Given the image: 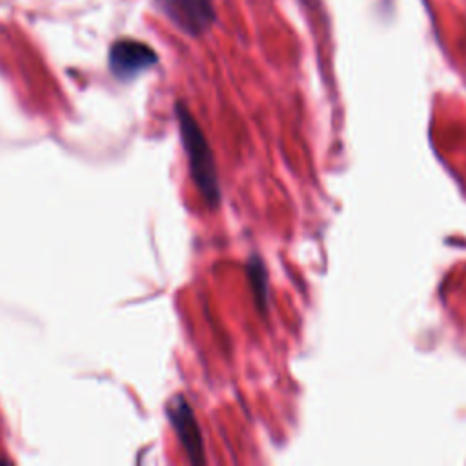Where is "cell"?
<instances>
[{
    "label": "cell",
    "mask_w": 466,
    "mask_h": 466,
    "mask_svg": "<svg viewBox=\"0 0 466 466\" xmlns=\"http://www.w3.org/2000/svg\"><path fill=\"white\" fill-rule=\"evenodd\" d=\"M177 120L180 127V138L187 155L189 171L197 189L209 206L220 202V186L217 177V167L213 160V151L206 140V135L186 106L177 104Z\"/></svg>",
    "instance_id": "1"
},
{
    "label": "cell",
    "mask_w": 466,
    "mask_h": 466,
    "mask_svg": "<svg viewBox=\"0 0 466 466\" xmlns=\"http://www.w3.org/2000/svg\"><path fill=\"white\" fill-rule=\"evenodd\" d=\"M158 4L166 16L191 36L206 33L217 18L213 0H158Z\"/></svg>",
    "instance_id": "2"
},
{
    "label": "cell",
    "mask_w": 466,
    "mask_h": 466,
    "mask_svg": "<svg viewBox=\"0 0 466 466\" xmlns=\"http://www.w3.org/2000/svg\"><path fill=\"white\" fill-rule=\"evenodd\" d=\"M167 417L171 420V426L186 450L189 461L193 464L206 462L204 459V442L202 433L198 428V422L195 419V413L189 406V402L182 395H175L167 404Z\"/></svg>",
    "instance_id": "3"
},
{
    "label": "cell",
    "mask_w": 466,
    "mask_h": 466,
    "mask_svg": "<svg viewBox=\"0 0 466 466\" xmlns=\"http://www.w3.org/2000/svg\"><path fill=\"white\" fill-rule=\"evenodd\" d=\"M157 62V53L144 42L122 38L109 49V67L118 78H131Z\"/></svg>",
    "instance_id": "4"
},
{
    "label": "cell",
    "mask_w": 466,
    "mask_h": 466,
    "mask_svg": "<svg viewBox=\"0 0 466 466\" xmlns=\"http://www.w3.org/2000/svg\"><path fill=\"white\" fill-rule=\"evenodd\" d=\"M249 282L253 286V293H255V300H257V306L264 311L266 308V302H268V277H266V268L262 266V262L257 258V260H251L249 266Z\"/></svg>",
    "instance_id": "5"
}]
</instances>
